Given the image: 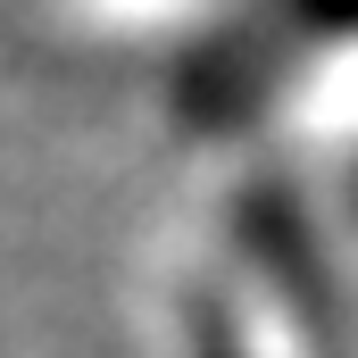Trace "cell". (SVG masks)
I'll return each mask as SVG.
<instances>
[{
  "mask_svg": "<svg viewBox=\"0 0 358 358\" xmlns=\"http://www.w3.org/2000/svg\"><path fill=\"white\" fill-rule=\"evenodd\" d=\"M200 358H242V350H234V342H217V334H208V342H200Z\"/></svg>",
  "mask_w": 358,
  "mask_h": 358,
  "instance_id": "1",
  "label": "cell"
}]
</instances>
